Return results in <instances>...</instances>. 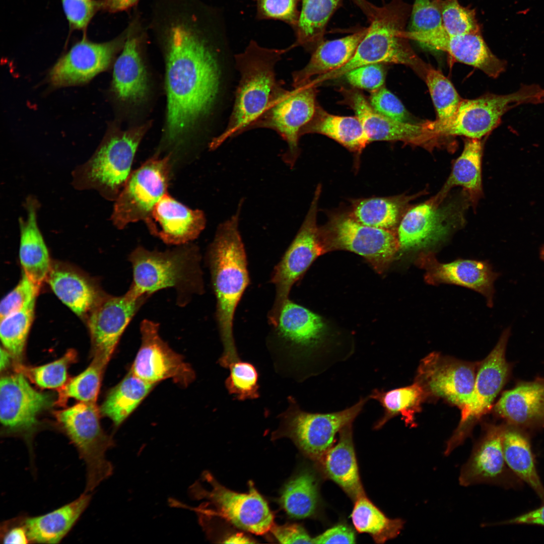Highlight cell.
Masks as SVG:
<instances>
[{
    "mask_svg": "<svg viewBox=\"0 0 544 544\" xmlns=\"http://www.w3.org/2000/svg\"><path fill=\"white\" fill-rule=\"evenodd\" d=\"M171 16L162 30L167 95L163 143L171 152L183 147L209 114L220 83L216 56L189 11Z\"/></svg>",
    "mask_w": 544,
    "mask_h": 544,
    "instance_id": "6da1fadb",
    "label": "cell"
},
{
    "mask_svg": "<svg viewBox=\"0 0 544 544\" xmlns=\"http://www.w3.org/2000/svg\"><path fill=\"white\" fill-rule=\"evenodd\" d=\"M243 199L235 213L217 227L208 247L207 260L216 297V319L224 352L219 360L229 368L240 360L233 332L236 307L249 283L244 245L239 229Z\"/></svg>",
    "mask_w": 544,
    "mask_h": 544,
    "instance_id": "7a4b0ae2",
    "label": "cell"
},
{
    "mask_svg": "<svg viewBox=\"0 0 544 544\" xmlns=\"http://www.w3.org/2000/svg\"><path fill=\"white\" fill-rule=\"evenodd\" d=\"M370 23L356 52L342 67L316 77L311 83L320 84L344 76L358 67L372 64H399L411 67L424 79L429 66L416 54L406 37V26L412 5L403 0H391L376 6L366 0H353Z\"/></svg>",
    "mask_w": 544,
    "mask_h": 544,
    "instance_id": "3957f363",
    "label": "cell"
},
{
    "mask_svg": "<svg viewBox=\"0 0 544 544\" xmlns=\"http://www.w3.org/2000/svg\"><path fill=\"white\" fill-rule=\"evenodd\" d=\"M132 267V282L128 291L137 297L173 288L179 306L186 305L195 295L204 292L201 256L192 243L177 245L164 251L139 246L128 256Z\"/></svg>",
    "mask_w": 544,
    "mask_h": 544,
    "instance_id": "277c9868",
    "label": "cell"
},
{
    "mask_svg": "<svg viewBox=\"0 0 544 544\" xmlns=\"http://www.w3.org/2000/svg\"><path fill=\"white\" fill-rule=\"evenodd\" d=\"M285 51L262 48L252 42L236 56L240 74L232 113L225 130L209 145L214 150L228 139L251 129L263 114L279 85L275 66Z\"/></svg>",
    "mask_w": 544,
    "mask_h": 544,
    "instance_id": "5b68a950",
    "label": "cell"
},
{
    "mask_svg": "<svg viewBox=\"0 0 544 544\" xmlns=\"http://www.w3.org/2000/svg\"><path fill=\"white\" fill-rule=\"evenodd\" d=\"M202 478L210 488H205L197 482L189 487L188 492L193 499H205L207 502L191 507L176 500L175 507L190 509L198 516L224 519L255 534H263L271 530L274 526V515L252 481L249 482L247 493H240L222 485L209 471L203 472Z\"/></svg>",
    "mask_w": 544,
    "mask_h": 544,
    "instance_id": "8992f818",
    "label": "cell"
},
{
    "mask_svg": "<svg viewBox=\"0 0 544 544\" xmlns=\"http://www.w3.org/2000/svg\"><path fill=\"white\" fill-rule=\"evenodd\" d=\"M148 128L144 124L108 134L89 161L75 170L74 186L95 189L115 201L131 173L136 152Z\"/></svg>",
    "mask_w": 544,
    "mask_h": 544,
    "instance_id": "52a82bcc",
    "label": "cell"
},
{
    "mask_svg": "<svg viewBox=\"0 0 544 544\" xmlns=\"http://www.w3.org/2000/svg\"><path fill=\"white\" fill-rule=\"evenodd\" d=\"M99 411L95 402H80L54 414L59 427L85 464L86 493L93 491L113 472L106 452L115 443L101 426Z\"/></svg>",
    "mask_w": 544,
    "mask_h": 544,
    "instance_id": "ba28073f",
    "label": "cell"
},
{
    "mask_svg": "<svg viewBox=\"0 0 544 544\" xmlns=\"http://www.w3.org/2000/svg\"><path fill=\"white\" fill-rule=\"evenodd\" d=\"M288 399L289 405L280 415V425L273 436L290 438L306 456L319 461L333 446L336 434L353 423L367 401L361 398L343 411L323 414L303 411L293 398Z\"/></svg>",
    "mask_w": 544,
    "mask_h": 544,
    "instance_id": "9c48e42d",
    "label": "cell"
},
{
    "mask_svg": "<svg viewBox=\"0 0 544 544\" xmlns=\"http://www.w3.org/2000/svg\"><path fill=\"white\" fill-rule=\"evenodd\" d=\"M321 191L316 188L309 209L296 235L275 267L271 282L276 295L268 315L269 322L274 327L294 285L319 256L329 251L321 229L317 225L318 203Z\"/></svg>",
    "mask_w": 544,
    "mask_h": 544,
    "instance_id": "30bf717a",
    "label": "cell"
},
{
    "mask_svg": "<svg viewBox=\"0 0 544 544\" xmlns=\"http://www.w3.org/2000/svg\"><path fill=\"white\" fill-rule=\"evenodd\" d=\"M316 93V87L308 82L291 90H286L280 83L267 107L251 127L271 129L282 137L288 145L282 158L291 168L300 154V131L314 114Z\"/></svg>",
    "mask_w": 544,
    "mask_h": 544,
    "instance_id": "8fae6325",
    "label": "cell"
},
{
    "mask_svg": "<svg viewBox=\"0 0 544 544\" xmlns=\"http://www.w3.org/2000/svg\"><path fill=\"white\" fill-rule=\"evenodd\" d=\"M510 332V328L503 332L496 346L480 364L471 396L460 409L459 425L446 443L445 456L463 443L473 423L491 410L495 398L510 378L512 367L505 357Z\"/></svg>",
    "mask_w": 544,
    "mask_h": 544,
    "instance_id": "7c38bea8",
    "label": "cell"
},
{
    "mask_svg": "<svg viewBox=\"0 0 544 544\" xmlns=\"http://www.w3.org/2000/svg\"><path fill=\"white\" fill-rule=\"evenodd\" d=\"M172 159L170 154L163 157L155 155L131 173L115 200L111 219L118 229L145 221L167 193Z\"/></svg>",
    "mask_w": 544,
    "mask_h": 544,
    "instance_id": "4fadbf2b",
    "label": "cell"
},
{
    "mask_svg": "<svg viewBox=\"0 0 544 544\" xmlns=\"http://www.w3.org/2000/svg\"><path fill=\"white\" fill-rule=\"evenodd\" d=\"M53 403L50 393L33 388L22 373L2 376L0 380V420L5 436L21 438L33 458V437L39 428V416Z\"/></svg>",
    "mask_w": 544,
    "mask_h": 544,
    "instance_id": "5bb4252c",
    "label": "cell"
},
{
    "mask_svg": "<svg viewBox=\"0 0 544 544\" xmlns=\"http://www.w3.org/2000/svg\"><path fill=\"white\" fill-rule=\"evenodd\" d=\"M321 230L329 250H345L360 255L378 273L387 268L399 250L396 231L365 225L349 212L333 215Z\"/></svg>",
    "mask_w": 544,
    "mask_h": 544,
    "instance_id": "9a60e30c",
    "label": "cell"
},
{
    "mask_svg": "<svg viewBox=\"0 0 544 544\" xmlns=\"http://www.w3.org/2000/svg\"><path fill=\"white\" fill-rule=\"evenodd\" d=\"M544 102V89L537 85H524L506 95L486 94L461 101L454 118L440 136L463 135L480 139L495 129L509 109L526 103Z\"/></svg>",
    "mask_w": 544,
    "mask_h": 544,
    "instance_id": "2e32d148",
    "label": "cell"
},
{
    "mask_svg": "<svg viewBox=\"0 0 544 544\" xmlns=\"http://www.w3.org/2000/svg\"><path fill=\"white\" fill-rule=\"evenodd\" d=\"M141 344L130 368L142 380L152 384L167 379L187 387L195 379L190 365L160 336L159 323L144 319L140 325Z\"/></svg>",
    "mask_w": 544,
    "mask_h": 544,
    "instance_id": "e0dca14e",
    "label": "cell"
},
{
    "mask_svg": "<svg viewBox=\"0 0 544 544\" xmlns=\"http://www.w3.org/2000/svg\"><path fill=\"white\" fill-rule=\"evenodd\" d=\"M106 295L88 315L93 358L108 364L119 341L134 315L149 298Z\"/></svg>",
    "mask_w": 544,
    "mask_h": 544,
    "instance_id": "ac0fdd59",
    "label": "cell"
},
{
    "mask_svg": "<svg viewBox=\"0 0 544 544\" xmlns=\"http://www.w3.org/2000/svg\"><path fill=\"white\" fill-rule=\"evenodd\" d=\"M504 425H487L474 444L471 454L460 469L459 483L468 487L490 484L505 488H520L521 481L509 469L502 447Z\"/></svg>",
    "mask_w": 544,
    "mask_h": 544,
    "instance_id": "d6986e66",
    "label": "cell"
},
{
    "mask_svg": "<svg viewBox=\"0 0 544 544\" xmlns=\"http://www.w3.org/2000/svg\"><path fill=\"white\" fill-rule=\"evenodd\" d=\"M475 376L472 364L433 352L421 362L416 381L427 394L441 397L461 409L471 396Z\"/></svg>",
    "mask_w": 544,
    "mask_h": 544,
    "instance_id": "ffe728a7",
    "label": "cell"
},
{
    "mask_svg": "<svg viewBox=\"0 0 544 544\" xmlns=\"http://www.w3.org/2000/svg\"><path fill=\"white\" fill-rule=\"evenodd\" d=\"M126 35L103 43H94L85 36L75 44L50 70L49 80L54 87L86 83L111 64L122 48Z\"/></svg>",
    "mask_w": 544,
    "mask_h": 544,
    "instance_id": "44dd1931",
    "label": "cell"
},
{
    "mask_svg": "<svg viewBox=\"0 0 544 544\" xmlns=\"http://www.w3.org/2000/svg\"><path fill=\"white\" fill-rule=\"evenodd\" d=\"M342 104L352 109L361 121L370 142L400 141L406 144L423 145L437 138L428 124L401 122L375 111L368 100L358 89L342 87Z\"/></svg>",
    "mask_w": 544,
    "mask_h": 544,
    "instance_id": "7402d4cb",
    "label": "cell"
},
{
    "mask_svg": "<svg viewBox=\"0 0 544 544\" xmlns=\"http://www.w3.org/2000/svg\"><path fill=\"white\" fill-rule=\"evenodd\" d=\"M417 266L425 270L424 280L428 284H454L475 291L485 297L488 305L493 306L494 282L498 276L487 262L457 259L441 263L432 252H422L415 260Z\"/></svg>",
    "mask_w": 544,
    "mask_h": 544,
    "instance_id": "603a6c76",
    "label": "cell"
},
{
    "mask_svg": "<svg viewBox=\"0 0 544 544\" xmlns=\"http://www.w3.org/2000/svg\"><path fill=\"white\" fill-rule=\"evenodd\" d=\"M145 221L153 235L177 246L196 239L206 225L202 211L188 208L168 193L156 203Z\"/></svg>",
    "mask_w": 544,
    "mask_h": 544,
    "instance_id": "cb8c5ba5",
    "label": "cell"
},
{
    "mask_svg": "<svg viewBox=\"0 0 544 544\" xmlns=\"http://www.w3.org/2000/svg\"><path fill=\"white\" fill-rule=\"evenodd\" d=\"M410 40L446 52L455 60L472 66L493 78L499 77L506 67V61L493 53L481 33L450 35L443 28L434 32L413 36Z\"/></svg>",
    "mask_w": 544,
    "mask_h": 544,
    "instance_id": "d4e9b609",
    "label": "cell"
},
{
    "mask_svg": "<svg viewBox=\"0 0 544 544\" xmlns=\"http://www.w3.org/2000/svg\"><path fill=\"white\" fill-rule=\"evenodd\" d=\"M505 424L527 432L544 428V378L519 382L504 392L494 407Z\"/></svg>",
    "mask_w": 544,
    "mask_h": 544,
    "instance_id": "484cf974",
    "label": "cell"
},
{
    "mask_svg": "<svg viewBox=\"0 0 544 544\" xmlns=\"http://www.w3.org/2000/svg\"><path fill=\"white\" fill-rule=\"evenodd\" d=\"M433 197L408 210L396 229L399 250L427 247L440 241L449 230L447 212Z\"/></svg>",
    "mask_w": 544,
    "mask_h": 544,
    "instance_id": "4316f807",
    "label": "cell"
},
{
    "mask_svg": "<svg viewBox=\"0 0 544 544\" xmlns=\"http://www.w3.org/2000/svg\"><path fill=\"white\" fill-rule=\"evenodd\" d=\"M112 89L122 103L137 105L147 98L149 81L141 50V41L127 33L120 54L114 63Z\"/></svg>",
    "mask_w": 544,
    "mask_h": 544,
    "instance_id": "83f0119b",
    "label": "cell"
},
{
    "mask_svg": "<svg viewBox=\"0 0 544 544\" xmlns=\"http://www.w3.org/2000/svg\"><path fill=\"white\" fill-rule=\"evenodd\" d=\"M26 218L19 219V256L23 271L37 286L47 279L51 264L48 249L39 229L37 212L39 204L36 198L28 197L25 202Z\"/></svg>",
    "mask_w": 544,
    "mask_h": 544,
    "instance_id": "f1b7e54d",
    "label": "cell"
},
{
    "mask_svg": "<svg viewBox=\"0 0 544 544\" xmlns=\"http://www.w3.org/2000/svg\"><path fill=\"white\" fill-rule=\"evenodd\" d=\"M47 279L56 296L80 317L88 316L106 295L84 275L59 264L51 266Z\"/></svg>",
    "mask_w": 544,
    "mask_h": 544,
    "instance_id": "f546056e",
    "label": "cell"
},
{
    "mask_svg": "<svg viewBox=\"0 0 544 544\" xmlns=\"http://www.w3.org/2000/svg\"><path fill=\"white\" fill-rule=\"evenodd\" d=\"M275 328L284 342L304 351L318 348L325 333V324L319 315L289 299L282 308Z\"/></svg>",
    "mask_w": 544,
    "mask_h": 544,
    "instance_id": "4dcf8cb0",
    "label": "cell"
},
{
    "mask_svg": "<svg viewBox=\"0 0 544 544\" xmlns=\"http://www.w3.org/2000/svg\"><path fill=\"white\" fill-rule=\"evenodd\" d=\"M367 31V28H363L344 37L321 41L314 49L305 66L293 73V87L309 82L313 77L327 74L345 65L354 56Z\"/></svg>",
    "mask_w": 544,
    "mask_h": 544,
    "instance_id": "1f68e13d",
    "label": "cell"
},
{
    "mask_svg": "<svg viewBox=\"0 0 544 544\" xmlns=\"http://www.w3.org/2000/svg\"><path fill=\"white\" fill-rule=\"evenodd\" d=\"M339 433L338 441L327 451L320 462L327 477L356 500L365 493L353 444L352 424Z\"/></svg>",
    "mask_w": 544,
    "mask_h": 544,
    "instance_id": "d6a6232c",
    "label": "cell"
},
{
    "mask_svg": "<svg viewBox=\"0 0 544 544\" xmlns=\"http://www.w3.org/2000/svg\"><path fill=\"white\" fill-rule=\"evenodd\" d=\"M91 493L43 515L26 516V524L31 543H57L70 531L89 505Z\"/></svg>",
    "mask_w": 544,
    "mask_h": 544,
    "instance_id": "836d02e7",
    "label": "cell"
},
{
    "mask_svg": "<svg viewBox=\"0 0 544 544\" xmlns=\"http://www.w3.org/2000/svg\"><path fill=\"white\" fill-rule=\"evenodd\" d=\"M318 133L337 142L358 157L370 142L360 119L356 116L330 114L317 103L311 119L300 131V135Z\"/></svg>",
    "mask_w": 544,
    "mask_h": 544,
    "instance_id": "e575fe53",
    "label": "cell"
},
{
    "mask_svg": "<svg viewBox=\"0 0 544 544\" xmlns=\"http://www.w3.org/2000/svg\"><path fill=\"white\" fill-rule=\"evenodd\" d=\"M502 447L509 469L522 483L528 485L544 503V486L537 470L527 433L504 424Z\"/></svg>",
    "mask_w": 544,
    "mask_h": 544,
    "instance_id": "d590c367",
    "label": "cell"
},
{
    "mask_svg": "<svg viewBox=\"0 0 544 544\" xmlns=\"http://www.w3.org/2000/svg\"><path fill=\"white\" fill-rule=\"evenodd\" d=\"M482 153L480 139L467 138L465 140L463 150L455 161L450 176L435 197L439 202L451 188L460 186L467 192L472 205L477 204L482 194Z\"/></svg>",
    "mask_w": 544,
    "mask_h": 544,
    "instance_id": "8d00e7d4",
    "label": "cell"
},
{
    "mask_svg": "<svg viewBox=\"0 0 544 544\" xmlns=\"http://www.w3.org/2000/svg\"><path fill=\"white\" fill-rule=\"evenodd\" d=\"M156 384L136 376L130 369L124 378L108 392L100 411L116 428L137 408Z\"/></svg>",
    "mask_w": 544,
    "mask_h": 544,
    "instance_id": "74e56055",
    "label": "cell"
},
{
    "mask_svg": "<svg viewBox=\"0 0 544 544\" xmlns=\"http://www.w3.org/2000/svg\"><path fill=\"white\" fill-rule=\"evenodd\" d=\"M427 393L418 382L409 386L385 391L373 390L369 397L377 400L383 409V415L374 428H382L389 420L400 416L407 425H414L415 415L420 410Z\"/></svg>",
    "mask_w": 544,
    "mask_h": 544,
    "instance_id": "f35d334b",
    "label": "cell"
},
{
    "mask_svg": "<svg viewBox=\"0 0 544 544\" xmlns=\"http://www.w3.org/2000/svg\"><path fill=\"white\" fill-rule=\"evenodd\" d=\"M279 502L291 517L303 519L313 516L319 502L318 480L308 470L298 473L284 486Z\"/></svg>",
    "mask_w": 544,
    "mask_h": 544,
    "instance_id": "ab89813d",
    "label": "cell"
},
{
    "mask_svg": "<svg viewBox=\"0 0 544 544\" xmlns=\"http://www.w3.org/2000/svg\"><path fill=\"white\" fill-rule=\"evenodd\" d=\"M406 198L374 197L351 201L350 215L359 222L377 228L394 230L404 213Z\"/></svg>",
    "mask_w": 544,
    "mask_h": 544,
    "instance_id": "60d3db41",
    "label": "cell"
},
{
    "mask_svg": "<svg viewBox=\"0 0 544 544\" xmlns=\"http://www.w3.org/2000/svg\"><path fill=\"white\" fill-rule=\"evenodd\" d=\"M424 80L435 107V120L428 121L437 138L452 122L462 100L452 83L439 70L429 66Z\"/></svg>",
    "mask_w": 544,
    "mask_h": 544,
    "instance_id": "b9f144b4",
    "label": "cell"
},
{
    "mask_svg": "<svg viewBox=\"0 0 544 544\" xmlns=\"http://www.w3.org/2000/svg\"><path fill=\"white\" fill-rule=\"evenodd\" d=\"M351 518L359 532L369 534L379 543L393 539L400 533L404 521L387 517L364 495L355 500Z\"/></svg>",
    "mask_w": 544,
    "mask_h": 544,
    "instance_id": "7bdbcfd3",
    "label": "cell"
},
{
    "mask_svg": "<svg viewBox=\"0 0 544 544\" xmlns=\"http://www.w3.org/2000/svg\"><path fill=\"white\" fill-rule=\"evenodd\" d=\"M341 0H302L298 20V44L308 48L323 41L329 20Z\"/></svg>",
    "mask_w": 544,
    "mask_h": 544,
    "instance_id": "ee69618b",
    "label": "cell"
},
{
    "mask_svg": "<svg viewBox=\"0 0 544 544\" xmlns=\"http://www.w3.org/2000/svg\"><path fill=\"white\" fill-rule=\"evenodd\" d=\"M36 298L19 310L1 319L0 336L4 348L15 363H21L26 340L33 319Z\"/></svg>",
    "mask_w": 544,
    "mask_h": 544,
    "instance_id": "f6af8a7d",
    "label": "cell"
},
{
    "mask_svg": "<svg viewBox=\"0 0 544 544\" xmlns=\"http://www.w3.org/2000/svg\"><path fill=\"white\" fill-rule=\"evenodd\" d=\"M106 366L100 361L93 358L86 369L69 379L58 389V396L55 403L64 406L71 398L81 402L96 403Z\"/></svg>",
    "mask_w": 544,
    "mask_h": 544,
    "instance_id": "bcb514c9",
    "label": "cell"
},
{
    "mask_svg": "<svg viewBox=\"0 0 544 544\" xmlns=\"http://www.w3.org/2000/svg\"><path fill=\"white\" fill-rule=\"evenodd\" d=\"M77 357V352L71 349L60 358L44 365L31 367L15 363V367L16 372L41 388L59 389L68 380L67 369L76 362Z\"/></svg>",
    "mask_w": 544,
    "mask_h": 544,
    "instance_id": "7dc6e473",
    "label": "cell"
},
{
    "mask_svg": "<svg viewBox=\"0 0 544 544\" xmlns=\"http://www.w3.org/2000/svg\"><path fill=\"white\" fill-rule=\"evenodd\" d=\"M443 26L450 35L481 33L475 9L462 6L458 0H439Z\"/></svg>",
    "mask_w": 544,
    "mask_h": 544,
    "instance_id": "c3c4849f",
    "label": "cell"
},
{
    "mask_svg": "<svg viewBox=\"0 0 544 544\" xmlns=\"http://www.w3.org/2000/svg\"><path fill=\"white\" fill-rule=\"evenodd\" d=\"M229 368L230 373L225 380V386L234 399L244 400L259 397L258 373L252 364L239 360Z\"/></svg>",
    "mask_w": 544,
    "mask_h": 544,
    "instance_id": "681fc988",
    "label": "cell"
},
{
    "mask_svg": "<svg viewBox=\"0 0 544 544\" xmlns=\"http://www.w3.org/2000/svg\"><path fill=\"white\" fill-rule=\"evenodd\" d=\"M406 37L434 32L444 28L439 0H414Z\"/></svg>",
    "mask_w": 544,
    "mask_h": 544,
    "instance_id": "f907efd6",
    "label": "cell"
},
{
    "mask_svg": "<svg viewBox=\"0 0 544 544\" xmlns=\"http://www.w3.org/2000/svg\"><path fill=\"white\" fill-rule=\"evenodd\" d=\"M383 64L362 65L350 71L344 76L353 88L372 93L384 86L386 70Z\"/></svg>",
    "mask_w": 544,
    "mask_h": 544,
    "instance_id": "816d5d0a",
    "label": "cell"
},
{
    "mask_svg": "<svg viewBox=\"0 0 544 544\" xmlns=\"http://www.w3.org/2000/svg\"><path fill=\"white\" fill-rule=\"evenodd\" d=\"M39 289V287L23 271L18 284L1 302V319L19 310L26 303L36 297Z\"/></svg>",
    "mask_w": 544,
    "mask_h": 544,
    "instance_id": "f5cc1de1",
    "label": "cell"
},
{
    "mask_svg": "<svg viewBox=\"0 0 544 544\" xmlns=\"http://www.w3.org/2000/svg\"><path fill=\"white\" fill-rule=\"evenodd\" d=\"M368 101L377 113L391 119L409 122V113L400 100L384 86L371 93Z\"/></svg>",
    "mask_w": 544,
    "mask_h": 544,
    "instance_id": "db71d44e",
    "label": "cell"
},
{
    "mask_svg": "<svg viewBox=\"0 0 544 544\" xmlns=\"http://www.w3.org/2000/svg\"><path fill=\"white\" fill-rule=\"evenodd\" d=\"M65 16L73 29L85 30L100 8L99 1L61 0Z\"/></svg>",
    "mask_w": 544,
    "mask_h": 544,
    "instance_id": "11a10c76",
    "label": "cell"
},
{
    "mask_svg": "<svg viewBox=\"0 0 544 544\" xmlns=\"http://www.w3.org/2000/svg\"><path fill=\"white\" fill-rule=\"evenodd\" d=\"M260 8L266 16L295 23L298 0H259Z\"/></svg>",
    "mask_w": 544,
    "mask_h": 544,
    "instance_id": "9f6ffc18",
    "label": "cell"
},
{
    "mask_svg": "<svg viewBox=\"0 0 544 544\" xmlns=\"http://www.w3.org/2000/svg\"><path fill=\"white\" fill-rule=\"evenodd\" d=\"M26 515H20L4 521L1 526V540L3 543H31L26 524Z\"/></svg>",
    "mask_w": 544,
    "mask_h": 544,
    "instance_id": "6f0895ef",
    "label": "cell"
},
{
    "mask_svg": "<svg viewBox=\"0 0 544 544\" xmlns=\"http://www.w3.org/2000/svg\"><path fill=\"white\" fill-rule=\"evenodd\" d=\"M271 531L276 538L282 543H313V537H311L302 526L297 524L274 526Z\"/></svg>",
    "mask_w": 544,
    "mask_h": 544,
    "instance_id": "680465c9",
    "label": "cell"
},
{
    "mask_svg": "<svg viewBox=\"0 0 544 544\" xmlns=\"http://www.w3.org/2000/svg\"><path fill=\"white\" fill-rule=\"evenodd\" d=\"M356 534L352 528L344 524L336 525L313 537V543H354Z\"/></svg>",
    "mask_w": 544,
    "mask_h": 544,
    "instance_id": "91938a15",
    "label": "cell"
},
{
    "mask_svg": "<svg viewBox=\"0 0 544 544\" xmlns=\"http://www.w3.org/2000/svg\"><path fill=\"white\" fill-rule=\"evenodd\" d=\"M499 524L535 525L544 527V503L534 509L498 523Z\"/></svg>",
    "mask_w": 544,
    "mask_h": 544,
    "instance_id": "94428289",
    "label": "cell"
},
{
    "mask_svg": "<svg viewBox=\"0 0 544 544\" xmlns=\"http://www.w3.org/2000/svg\"><path fill=\"white\" fill-rule=\"evenodd\" d=\"M139 0H101L100 8L109 12H116L128 9Z\"/></svg>",
    "mask_w": 544,
    "mask_h": 544,
    "instance_id": "6125c7cd",
    "label": "cell"
},
{
    "mask_svg": "<svg viewBox=\"0 0 544 544\" xmlns=\"http://www.w3.org/2000/svg\"><path fill=\"white\" fill-rule=\"evenodd\" d=\"M226 543H253L251 539L241 533L233 534L228 537L224 542Z\"/></svg>",
    "mask_w": 544,
    "mask_h": 544,
    "instance_id": "be15d7a7",
    "label": "cell"
},
{
    "mask_svg": "<svg viewBox=\"0 0 544 544\" xmlns=\"http://www.w3.org/2000/svg\"><path fill=\"white\" fill-rule=\"evenodd\" d=\"M13 359L11 354L4 348H1L0 368L3 371L6 369L10 365L11 360Z\"/></svg>",
    "mask_w": 544,
    "mask_h": 544,
    "instance_id": "e7e4bbea",
    "label": "cell"
},
{
    "mask_svg": "<svg viewBox=\"0 0 544 544\" xmlns=\"http://www.w3.org/2000/svg\"><path fill=\"white\" fill-rule=\"evenodd\" d=\"M540 256L541 259L544 261V245L541 248L540 251Z\"/></svg>",
    "mask_w": 544,
    "mask_h": 544,
    "instance_id": "03108f58",
    "label": "cell"
}]
</instances>
